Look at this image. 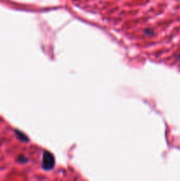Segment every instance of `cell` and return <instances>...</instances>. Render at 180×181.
<instances>
[{
  "label": "cell",
  "mask_w": 180,
  "mask_h": 181,
  "mask_svg": "<svg viewBox=\"0 0 180 181\" xmlns=\"http://www.w3.org/2000/svg\"><path fill=\"white\" fill-rule=\"evenodd\" d=\"M55 165V159L53 155L51 152L48 151H44L43 153V169L45 170H51L53 169Z\"/></svg>",
  "instance_id": "1"
},
{
  "label": "cell",
  "mask_w": 180,
  "mask_h": 181,
  "mask_svg": "<svg viewBox=\"0 0 180 181\" xmlns=\"http://www.w3.org/2000/svg\"><path fill=\"white\" fill-rule=\"evenodd\" d=\"M18 162H20L21 163H25V162H28V158L24 155H20L18 157Z\"/></svg>",
  "instance_id": "2"
},
{
  "label": "cell",
  "mask_w": 180,
  "mask_h": 181,
  "mask_svg": "<svg viewBox=\"0 0 180 181\" xmlns=\"http://www.w3.org/2000/svg\"><path fill=\"white\" fill-rule=\"evenodd\" d=\"M16 134L18 135V137L21 139V140H24V141H27L28 140V138L25 136V135H23L21 132H18V131H16Z\"/></svg>",
  "instance_id": "3"
},
{
  "label": "cell",
  "mask_w": 180,
  "mask_h": 181,
  "mask_svg": "<svg viewBox=\"0 0 180 181\" xmlns=\"http://www.w3.org/2000/svg\"><path fill=\"white\" fill-rule=\"evenodd\" d=\"M144 33L146 34V35H147V36H153L154 35V29H146V30H144Z\"/></svg>",
  "instance_id": "4"
},
{
  "label": "cell",
  "mask_w": 180,
  "mask_h": 181,
  "mask_svg": "<svg viewBox=\"0 0 180 181\" xmlns=\"http://www.w3.org/2000/svg\"><path fill=\"white\" fill-rule=\"evenodd\" d=\"M178 60H179V61H180V55H179V56H178Z\"/></svg>",
  "instance_id": "5"
}]
</instances>
